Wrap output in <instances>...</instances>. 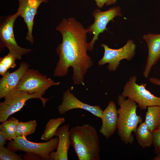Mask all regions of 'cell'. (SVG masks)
<instances>
[{
  "label": "cell",
  "instance_id": "obj_27",
  "mask_svg": "<svg viewBox=\"0 0 160 160\" xmlns=\"http://www.w3.org/2000/svg\"><path fill=\"white\" fill-rule=\"evenodd\" d=\"M149 80L151 83L155 85L160 86V79L152 77L149 78Z\"/></svg>",
  "mask_w": 160,
  "mask_h": 160
},
{
  "label": "cell",
  "instance_id": "obj_2",
  "mask_svg": "<svg viewBox=\"0 0 160 160\" xmlns=\"http://www.w3.org/2000/svg\"><path fill=\"white\" fill-rule=\"evenodd\" d=\"M71 146L79 160H100L99 137L95 128L89 124L78 126L69 131Z\"/></svg>",
  "mask_w": 160,
  "mask_h": 160
},
{
  "label": "cell",
  "instance_id": "obj_9",
  "mask_svg": "<svg viewBox=\"0 0 160 160\" xmlns=\"http://www.w3.org/2000/svg\"><path fill=\"white\" fill-rule=\"evenodd\" d=\"M92 15L95 18L94 22L86 28L88 33L93 35L92 40L88 43V50L90 51L93 50L94 45L95 41L98 39L99 34L107 30V25L108 23L113 20L116 17L122 16L119 6L113 7L104 11L96 9Z\"/></svg>",
  "mask_w": 160,
  "mask_h": 160
},
{
  "label": "cell",
  "instance_id": "obj_1",
  "mask_svg": "<svg viewBox=\"0 0 160 160\" xmlns=\"http://www.w3.org/2000/svg\"><path fill=\"white\" fill-rule=\"evenodd\" d=\"M56 30L61 33L62 41L56 49L59 59L53 76H65L71 67L73 83L76 85L82 84L85 74L93 64L87 53V31L73 17L63 19Z\"/></svg>",
  "mask_w": 160,
  "mask_h": 160
},
{
  "label": "cell",
  "instance_id": "obj_21",
  "mask_svg": "<svg viewBox=\"0 0 160 160\" xmlns=\"http://www.w3.org/2000/svg\"><path fill=\"white\" fill-rule=\"evenodd\" d=\"M37 125L35 120L25 122H19L16 129V137L20 136L26 137L32 134L34 132Z\"/></svg>",
  "mask_w": 160,
  "mask_h": 160
},
{
  "label": "cell",
  "instance_id": "obj_19",
  "mask_svg": "<svg viewBox=\"0 0 160 160\" xmlns=\"http://www.w3.org/2000/svg\"><path fill=\"white\" fill-rule=\"evenodd\" d=\"M65 121L64 117L50 119L47 123L44 131L41 137L42 140L48 141L55 135L59 126Z\"/></svg>",
  "mask_w": 160,
  "mask_h": 160
},
{
  "label": "cell",
  "instance_id": "obj_7",
  "mask_svg": "<svg viewBox=\"0 0 160 160\" xmlns=\"http://www.w3.org/2000/svg\"><path fill=\"white\" fill-rule=\"evenodd\" d=\"M60 84V82H55L38 70L28 69L17 85L12 90L23 91L31 94L39 92L44 95L49 87L58 85Z\"/></svg>",
  "mask_w": 160,
  "mask_h": 160
},
{
  "label": "cell",
  "instance_id": "obj_25",
  "mask_svg": "<svg viewBox=\"0 0 160 160\" xmlns=\"http://www.w3.org/2000/svg\"><path fill=\"white\" fill-rule=\"evenodd\" d=\"M98 8H102L105 5L108 6L115 4L117 0H94Z\"/></svg>",
  "mask_w": 160,
  "mask_h": 160
},
{
  "label": "cell",
  "instance_id": "obj_15",
  "mask_svg": "<svg viewBox=\"0 0 160 160\" xmlns=\"http://www.w3.org/2000/svg\"><path fill=\"white\" fill-rule=\"evenodd\" d=\"M29 65L27 63L21 62L17 70L12 73L7 71L0 80V98H4L17 85Z\"/></svg>",
  "mask_w": 160,
  "mask_h": 160
},
{
  "label": "cell",
  "instance_id": "obj_24",
  "mask_svg": "<svg viewBox=\"0 0 160 160\" xmlns=\"http://www.w3.org/2000/svg\"><path fill=\"white\" fill-rule=\"evenodd\" d=\"M153 145L156 153L160 154V127L152 132Z\"/></svg>",
  "mask_w": 160,
  "mask_h": 160
},
{
  "label": "cell",
  "instance_id": "obj_20",
  "mask_svg": "<svg viewBox=\"0 0 160 160\" xmlns=\"http://www.w3.org/2000/svg\"><path fill=\"white\" fill-rule=\"evenodd\" d=\"M19 122L17 119L11 116L8 119L1 122L0 125V131L5 135L7 140H11L16 137V129Z\"/></svg>",
  "mask_w": 160,
  "mask_h": 160
},
{
  "label": "cell",
  "instance_id": "obj_13",
  "mask_svg": "<svg viewBox=\"0 0 160 160\" xmlns=\"http://www.w3.org/2000/svg\"><path fill=\"white\" fill-rule=\"evenodd\" d=\"M143 39L146 42L148 50L145 66L143 74L148 77L153 66L160 59V34L149 33L144 35Z\"/></svg>",
  "mask_w": 160,
  "mask_h": 160
},
{
  "label": "cell",
  "instance_id": "obj_17",
  "mask_svg": "<svg viewBox=\"0 0 160 160\" xmlns=\"http://www.w3.org/2000/svg\"><path fill=\"white\" fill-rule=\"evenodd\" d=\"M138 143L141 147H150L153 144L152 132L144 122L141 123L135 132Z\"/></svg>",
  "mask_w": 160,
  "mask_h": 160
},
{
  "label": "cell",
  "instance_id": "obj_11",
  "mask_svg": "<svg viewBox=\"0 0 160 160\" xmlns=\"http://www.w3.org/2000/svg\"><path fill=\"white\" fill-rule=\"evenodd\" d=\"M19 6L16 12L18 16L23 19L26 24L28 32L26 39L31 44L34 41L32 31L34 17L37 13V9L43 2H48V0H18Z\"/></svg>",
  "mask_w": 160,
  "mask_h": 160
},
{
  "label": "cell",
  "instance_id": "obj_22",
  "mask_svg": "<svg viewBox=\"0 0 160 160\" xmlns=\"http://www.w3.org/2000/svg\"><path fill=\"white\" fill-rule=\"evenodd\" d=\"M16 57L9 53L7 55L0 58V74L4 75L10 68H14L16 66Z\"/></svg>",
  "mask_w": 160,
  "mask_h": 160
},
{
  "label": "cell",
  "instance_id": "obj_18",
  "mask_svg": "<svg viewBox=\"0 0 160 160\" xmlns=\"http://www.w3.org/2000/svg\"><path fill=\"white\" fill-rule=\"evenodd\" d=\"M147 109L144 122L152 132L160 127V105L149 106Z\"/></svg>",
  "mask_w": 160,
  "mask_h": 160
},
{
  "label": "cell",
  "instance_id": "obj_26",
  "mask_svg": "<svg viewBox=\"0 0 160 160\" xmlns=\"http://www.w3.org/2000/svg\"><path fill=\"white\" fill-rule=\"evenodd\" d=\"M7 139L3 133L0 131V147L4 146L6 143Z\"/></svg>",
  "mask_w": 160,
  "mask_h": 160
},
{
  "label": "cell",
  "instance_id": "obj_23",
  "mask_svg": "<svg viewBox=\"0 0 160 160\" xmlns=\"http://www.w3.org/2000/svg\"><path fill=\"white\" fill-rule=\"evenodd\" d=\"M0 160H22L21 156L4 146L0 147Z\"/></svg>",
  "mask_w": 160,
  "mask_h": 160
},
{
  "label": "cell",
  "instance_id": "obj_12",
  "mask_svg": "<svg viewBox=\"0 0 160 160\" xmlns=\"http://www.w3.org/2000/svg\"><path fill=\"white\" fill-rule=\"evenodd\" d=\"M75 109L84 110L100 118L103 111L100 106L92 105L81 101L70 89H68L63 93L62 103L57 107L58 112L60 114L63 115L70 110Z\"/></svg>",
  "mask_w": 160,
  "mask_h": 160
},
{
  "label": "cell",
  "instance_id": "obj_3",
  "mask_svg": "<svg viewBox=\"0 0 160 160\" xmlns=\"http://www.w3.org/2000/svg\"><path fill=\"white\" fill-rule=\"evenodd\" d=\"M117 103L119 106L118 109V134L124 144L131 145L134 141L132 133L135 132L138 125L142 122L143 119L137 114L138 105L135 102L120 95Z\"/></svg>",
  "mask_w": 160,
  "mask_h": 160
},
{
  "label": "cell",
  "instance_id": "obj_28",
  "mask_svg": "<svg viewBox=\"0 0 160 160\" xmlns=\"http://www.w3.org/2000/svg\"><path fill=\"white\" fill-rule=\"evenodd\" d=\"M153 160H160V154H158V155L154 157Z\"/></svg>",
  "mask_w": 160,
  "mask_h": 160
},
{
  "label": "cell",
  "instance_id": "obj_14",
  "mask_svg": "<svg viewBox=\"0 0 160 160\" xmlns=\"http://www.w3.org/2000/svg\"><path fill=\"white\" fill-rule=\"evenodd\" d=\"M100 119L102 124L100 132L105 138L109 139L114 133L117 128L118 110L113 101L109 102L103 111Z\"/></svg>",
  "mask_w": 160,
  "mask_h": 160
},
{
  "label": "cell",
  "instance_id": "obj_6",
  "mask_svg": "<svg viewBox=\"0 0 160 160\" xmlns=\"http://www.w3.org/2000/svg\"><path fill=\"white\" fill-rule=\"evenodd\" d=\"M137 78L131 77L124 86L121 95L135 102L141 110H145L149 106L160 105V97L155 96L146 89L145 84H137Z\"/></svg>",
  "mask_w": 160,
  "mask_h": 160
},
{
  "label": "cell",
  "instance_id": "obj_5",
  "mask_svg": "<svg viewBox=\"0 0 160 160\" xmlns=\"http://www.w3.org/2000/svg\"><path fill=\"white\" fill-rule=\"evenodd\" d=\"M58 137L52 138L44 143H35L28 140L26 137L20 136L9 141L7 147L15 151H20L33 153L43 160H51L50 153L56 150L58 144Z\"/></svg>",
  "mask_w": 160,
  "mask_h": 160
},
{
  "label": "cell",
  "instance_id": "obj_8",
  "mask_svg": "<svg viewBox=\"0 0 160 160\" xmlns=\"http://www.w3.org/2000/svg\"><path fill=\"white\" fill-rule=\"evenodd\" d=\"M101 46L104 52L102 59L98 61V65L100 66L108 63L107 68L111 71L116 70L121 60L126 59L129 61L135 54L136 45L132 39L128 40L124 46L118 49L110 48L104 44H102Z\"/></svg>",
  "mask_w": 160,
  "mask_h": 160
},
{
  "label": "cell",
  "instance_id": "obj_10",
  "mask_svg": "<svg viewBox=\"0 0 160 160\" xmlns=\"http://www.w3.org/2000/svg\"><path fill=\"white\" fill-rule=\"evenodd\" d=\"M18 16L16 12L9 16L1 23L0 26V38L2 46L6 47L9 53L14 55L17 59L21 60L23 55L30 52L32 49L20 47L15 40L13 26Z\"/></svg>",
  "mask_w": 160,
  "mask_h": 160
},
{
  "label": "cell",
  "instance_id": "obj_16",
  "mask_svg": "<svg viewBox=\"0 0 160 160\" xmlns=\"http://www.w3.org/2000/svg\"><path fill=\"white\" fill-rule=\"evenodd\" d=\"M69 124L64 125L57 129L55 135L59 138V143L56 151L50 154L51 160H68V152L71 145L69 135Z\"/></svg>",
  "mask_w": 160,
  "mask_h": 160
},
{
  "label": "cell",
  "instance_id": "obj_4",
  "mask_svg": "<svg viewBox=\"0 0 160 160\" xmlns=\"http://www.w3.org/2000/svg\"><path fill=\"white\" fill-rule=\"evenodd\" d=\"M44 95L39 92L31 94L21 91H11L5 97L4 100L0 103V122L7 120L11 115L20 111L29 99H39L45 107L49 99L43 97Z\"/></svg>",
  "mask_w": 160,
  "mask_h": 160
}]
</instances>
